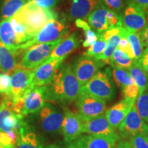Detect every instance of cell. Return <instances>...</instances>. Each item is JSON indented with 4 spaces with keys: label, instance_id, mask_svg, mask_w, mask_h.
<instances>
[{
    "label": "cell",
    "instance_id": "ac0fdd59",
    "mask_svg": "<svg viewBox=\"0 0 148 148\" xmlns=\"http://www.w3.org/2000/svg\"><path fill=\"white\" fill-rule=\"evenodd\" d=\"M124 27L112 28L103 32V36L106 41V47L101 55L97 59L102 60L106 64H109V60L112 56L114 50L118 47L119 42L122 37H124Z\"/></svg>",
    "mask_w": 148,
    "mask_h": 148
},
{
    "label": "cell",
    "instance_id": "484cf974",
    "mask_svg": "<svg viewBox=\"0 0 148 148\" xmlns=\"http://www.w3.org/2000/svg\"><path fill=\"white\" fill-rule=\"evenodd\" d=\"M127 71L138 88V95L148 88V75L138 64L137 60L134 62Z\"/></svg>",
    "mask_w": 148,
    "mask_h": 148
},
{
    "label": "cell",
    "instance_id": "cb8c5ba5",
    "mask_svg": "<svg viewBox=\"0 0 148 148\" xmlns=\"http://www.w3.org/2000/svg\"><path fill=\"white\" fill-rule=\"evenodd\" d=\"M79 40L75 33H73L64 38L60 43L56 45L49 58H65L70 53L78 47Z\"/></svg>",
    "mask_w": 148,
    "mask_h": 148
},
{
    "label": "cell",
    "instance_id": "ab89813d",
    "mask_svg": "<svg viewBox=\"0 0 148 148\" xmlns=\"http://www.w3.org/2000/svg\"><path fill=\"white\" fill-rule=\"evenodd\" d=\"M118 49H119L120 50L124 52L130 58H132L135 59V56L134 51H133L132 46L128 40L125 37H122L119 42V45H118Z\"/></svg>",
    "mask_w": 148,
    "mask_h": 148
},
{
    "label": "cell",
    "instance_id": "4316f807",
    "mask_svg": "<svg viewBox=\"0 0 148 148\" xmlns=\"http://www.w3.org/2000/svg\"><path fill=\"white\" fill-rule=\"evenodd\" d=\"M136 60V59L130 58L126 53L116 48L109 60V64L112 67H119L127 70Z\"/></svg>",
    "mask_w": 148,
    "mask_h": 148
},
{
    "label": "cell",
    "instance_id": "8992f818",
    "mask_svg": "<svg viewBox=\"0 0 148 148\" xmlns=\"http://www.w3.org/2000/svg\"><path fill=\"white\" fill-rule=\"evenodd\" d=\"M60 38L56 41L38 44L27 48L24 51L18 66L29 70H33L50 57L53 49L63 40Z\"/></svg>",
    "mask_w": 148,
    "mask_h": 148
},
{
    "label": "cell",
    "instance_id": "f1b7e54d",
    "mask_svg": "<svg viewBox=\"0 0 148 148\" xmlns=\"http://www.w3.org/2000/svg\"><path fill=\"white\" fill-rule=\"evenodd\" d=\"M124 37L127 38L130 44L132 46L134 53L135 59L138 60L143 55L144 51V47L141 40H140L139 34L137 32H131V31L125 29Z\"/></svg>",
    "mask_w": 148,
    "mask_h": 148
},
{
    "label": "cell",
    "instance_id": "f907efd6",
    "mask_svg": "<svg viewBox=\"0 0 148 148\" xmlns=\"http://www.w3.org/2000/svg\"><path fill=\"white\" fill-rule=\"evenodd\" d=\"M147 18H148V11L147 12Z\"/></svg>",
    "mask_w": 148,
    "mask_h": 148
},
{
    "label": "cell",
    "instance_id": "3957f363",
    "mask_svg": "<svg viewBox=\"0 0 148 148\" xmlns=\"http://www.w3.org/2000/svg\"><path fill=\"white\" fill-rule=\"evenodd\" d=\"M79 93L94 96L106 102L113 100L116 95V89L110 67L106 68L103 71H98L80 88Z\"/></svg>",
    "mask_w": 148,
    "mask_h": 148
},
{
    "label": "cell",
    "instance_id": "f546056e",
    "mask_svg": "<svg viewBox=\"0 0 148 148\" xmlns=\"http://www.w3.org/2000/svg\"><path fill=\"white\" fill-rule=\"evenodd\" d=\"M23 0H4L1 8L3 18H10L25 4Z\"/></svg>",
    "mask_w": 148,
    "mask_h": 148
},
{
    "label": "cell",
    "instance_id": "8d00e7d4",
    "mask_svg": "<svg viewBox=\"0 0 148 148\" xmlns=\"http://www.w3.org/2000/svg\"><path fill=\"white\" fill-rule=\"evenodd\" d=\"M106 21L108 29L120 28V27H123L121 15L114 12V11L109 10L106 16Z\"/></svg>",
    "mask_w": 148,
    "mask_h": 148
},
{
    "label": "cell",
    "instance_id": "5bb4252c",
    "mask_svg": "<svg viewBox=\"0 0 148 148\" xmlns=\"http://www.w3.org/2000/svg\"><path fill=\"white\" fill-rule=\"evenodd\" d=\"M82 123L83 121L78 114L64 108L62 133L66 143L74 141L82 134Z\"/></svg>",
    "mask_w": 148,
    "mask_h": 148
},
{
    "label": "cell",
    "instance_id": "bcb514c9",
    "mask_svg": "<svg viewBox=\"0 0 148 148\" xmlns=\"http://www.w3.org/2000/svg\"><path fill=\"white\" fill-rule=\"evenodd\" d=\"M115 148H132L127 139L120 138L116 143Z\"/></svg>",
    "mask_w": 148,
    "mask_h": 148
},
{
    "label": "cell",
    "instance_id": "c3c4849f",
    "mask_svg": "<svg viewBox=\"0 0 148 148\" xmlns=\"http://www.w3.org/2000/svg\"><path fill=\"white\" fill-rule=\"evenodd\" d=\"M24 1H25V3H27V2H29V1H32V0H23Z\"/></svg>",
    "mask_w": 148,
    "mask_h": 148
},
{
    "label": "cell",
    "instance_id": "681fc988",
    "mask_svg": "<svg viewBox=\"0 0 148 148\" xmlns=\"http://www.w3.org/2000/svg\"><path fill=\"white\" fill-rule=\"evenodd\" d=\"M0 148H4V147H3V146L1 145V143H0Z\"/></svg>",
    "mask_w": 148,
    "mask_h": 148
},
{
    "label": "cell",
    "instance_id": "603a6c76",
    "mask_svg": "<svg viewBox=\"0 0 148 148\" xmlns=\"http://www.w3.org/2000/svg\"><path fill=\"white\" fill-rule=\"evenodd\" d=\"M99 0H72L69 8L71 19L86 18L95 8Z\"/></svg>",
    "mask_w": 148,
    "mask_h": 148
},
{
    "label": "cell",
    "instance_id": "b9f144b4",
    "mask_svg": "<svg viewBox=\"0 0 148 148\" xmlns=\"http://www.w3.org/2000/svg\"><path fill=\"white\" fill-rule=\"evenodd\" d=\"M29 2L37 5V6L40 7V8L51 9L55 5L56 0H32Z\"/></svg>",
    "mask_w": 148,
    "mask_h": 148
},
{
    "label": "cell",
    "instance_id": "ee69618b",
    "mask_svg": "<svg viewBox=\"0 0 148 148\" xmlns=\"http://www.w3.org/2000/svg\"><path fill=\"white\" fill-rule=\"evenodd\" d=\"M140 40L143 43L144 47H148V21H147L145 25L141 30L138 32Z\"/></svg>",
    "mask_w": 148,
    "mask_h": 148
},
{
    "label": "cell",
    "instance_id": "7bdbcfd3",
    "mask_svg": "<svg viewBox=\"0 0 148 148\" xmlns=\"http://www.w3.org/2000/svg\"><path fill=\"white\" fill-rule=\"evenodd\" d=\"M137 62L142 69L148 75V47H145V49H144L143 55L137 60Z\"/></svg>",
    "mask_w": 148,
    "mask_h": 148
},
{
    "label": "cell",
    "instance_id": "f6af8a7d",
    "mask_svg": "<svg viewBox=\"0 0 148 148\" xmlns=\"http://www.w3.org/2000/svg\"><path fill=\"white\" fill-rule=\"evenodd\" d=\"M127 2H130L137 5L146 12L148 11V0H127Z\"/></svg>",
    "mask_w": 148,
    "mask_h": 148
},
{
    "label": "cell",
    "instance_id": "1f68e13d",
    "mask_svg": "<svg viewBox=\"0 0 148 148\" xmlns=\"http://www.w3.org/2000/svg\"><path fill=\"white\" fill-rule=\"evenodd\" d=\"M135 106L140 117L148 125V88L138 96Z\"/></svg>",
    "mask_w": 148,
    "mask_h": 148
},
{
    "label": "cell",
    "instance_id": "ba28073f",
    "mask_svg": "<svg viewBox=\"0 0 148 148\" xmlns=\"http://www.w3.org/2000/svg\"><path fill=\"white\" fill-rule=\"evenodd\" d=\"M106 63L102 60L92 56L82 55L79 56L71 66L74 75L82 87Z\"/></svg>",
    "mask_w": 148,
    "mask_h": 148
},
{
    "label": "cell",
    "instance_id": "277c9868",
    "mask_svg": "<svg viewBox=\"0 0 148 148\" xmlns=\"http://www.w3.org/2000/svg\"><path fill=\"white\" fill-rule=\"evenodd\" d=\"M47 102L45 86L29 88L19 99L12 103L10 108L23 116L38 112Z\"/></svg>",
    "mask_w": 148,
    "mask_h": 148
},
{
    "label": "cell",
    "instance_id": "7a4b0ae2",
    "mask_svg": "<svg viewBox=\"0 0 148 148\" xmlns=\"http://www.w3.org/2000/svg\"><path fill=\"white\" fill-rule=\"evenodd\" d=\"M13 17L23 24L29 36L33 38L49 21L58 19V14L51 9L40 8L29 1Z\"/></svg>",
    "mask_w": 148,
    "mask_h": 148
},
{
    "label": "cell",
    "instance_id": "ffe728a7",
    "mask_svg": "<svg viewBox=\"0 0 148 148\" xmlns=\"http://www.w3.org/2000/svg\"><path fill=\"white\" fill-rule=\"evenodd\" d=\"M119 139L112 136L97 135H80L76 142L82 148H115Z\"/></svg>",
    "mask_w": 148,
    "mask_h": 148
},
{
    "label": "cell",
    "instance_id": "d6986e66",
    "mask_svg": "<svg viewBox=\"0 0 148 148\" xmlns=\"http://www.w3.org/2000/svg\"><path fill=\"white\" fill-rule=\"evenodd\" d=\"M109 9L102 0H99L95 8L88 16V24L97 34L108 30L106 16Z\"/></svg>",
    "mask_w": 148,
    "mask_h": 148
},
{
    "label": "cell",
    "instance_id": "6da1fadb",
    "mask_svg": "<svg viewBox=\"0 0 148 148\" xmlns=\"http://www.w3.org/2000/svg\"><path fill=\"white\" fill-rule=\"evenodd\" d=\"M45 86L47 101L65 105L76 101L81 86L71 66L61 64L54 77Z\"/></svg>",
    "mask_w": 148,
    "mask_h": 148
},
{
    "label": "cell",
    "instance_id": "5b68a950",
    "mask_svg": "<svg viewBox=\"0 0 148 148\" xmlns=\"http://www.w3.org/2000/svg\"><path fill=\"white\" fill-rule=\"evenodd\" d=\"M67 35V27L62 21L52 19L43 27L41 30L34 38L28 41L20 44L14 48V51L17 50L25 51L27 48L38 44L51 42L64 38Z\"/></svg>",
    "mask_w": 148,
    "mask_h": 148
},
{
    "label": "cell",
    "instance_id": "60d3db41",
    "mask_svg": "<svg viewBox=\"0 0 148 148\" xmlns=\"http://www.w3.org/2000/svg\"><path fill=\"white\" fill-rule=\"evenodd\" d=\"M124 99H136L138 96V88L136 84L130 85L121 90Z\"/></svg>",
    "mask_w": 148,
    "mask_h": 148
},
{
    "label": "cell",
    "instance_id": "836d02e7",
    "mask_svg": "<svg viewBox=\"0 0 148 148\" xmlns=\"http://www.w3.org/2000/svg\"><path fill=\"white\" fill-rule=\"evenodd\" d=\"M10 21L11 25H12V28L14 29V34H15L16 40H17L18 45L24 43V42L32 39V38L29 36L25 27L21 22L18 21L16 18H14L13 16L10 18Z\"/></svg>",
    "mask_w": 148,
    "mask_h": 148
},
{
    "label": "cell",
    "instance_id": "f35d334b",
    "mask_svg": "<svg viewBox=\"0 0 148 148\" xmlns=\"http://www.w3.org/2000/svg\"><path fill=\"white\" fill-rule=\"evenodd\" d=\"M11 76L8 73H0V94L8 95L10 90Z\"/></svg>",
    "mask_w": 148,
    "mask_h": 148
},
{
    "label": "cell",
    "instance_id": "52a82bcc",
    "mask_svg": "<svg viewBox=\"0 0 148 148\" xmlns=\"http://www.w3.org/2000/svg\"><path fill=\"white\" fill-rule=\"evenodd\" d=\"M77 112L83 122L105 114L106 101L87 94L79 93L76 99Z\"/></svg>",
    "mask_w": 148,
    "mask_h": 148
},
{
    "label": "cell",
    "instance_id": "7c38bea8",
    "mask_svg": "<svg viewBox=\"0 0 148 148\" xmlns=\"http://www.w3.org/2000/svg\"><path fill=\"white\" fill-rule=\"evenodd\" d=\"M147 12L137 5L127 2L121 14L123 27L138 33L147 23Z\"/></svg>",
    "mask_w": 148,
    "mask_h": 148
},
{
    "label": "cell",
    "instance_id": "2e32d148",
    "mask_svg": "<svg viewBox=\"0 0 148 148\" xmlns=\"http://www.w3.org/2000/svg\"><path fill=\"white\" fill-rule=\"evenodd\" d=\"M136 100V99H123L105 112V116L108 123L114 130H118L120 124L135 104Z\"/></svg>",
    "mask_w": 148,
    "mask_h": 148
},
{
    "label": "cell",
    "instance_id": "8fae6325",
    "mask_svg": "<svg viewBox=\"0 0 148 148\" xmlns=\"http://www.w3.org/2000/svg\"><path fill=\"white\" fill-rule=\"evenodd\" d=\"M39 123L44 132L58 134L62 132L63 114L51 103L47 102L38 111Z\"/></svg>",
    "mask_w": 148,
    "mask_h": 148
},
{
    "label": "cell",
    "instance_id": "83f0119b",
    "mask_svg": "<svg viewBox=\"0 0 148 148\" xmlns=\"http://www.w3.org/2000/svg\"><path fill=\"white\" fill-rule=\"evenodd\" d=\"M112 77L115 84L122 90L130 85L134 84V79L127 69L119 67H112Z\"/></svg>",
    "mask_w": 148,
    "mask_h": 148
},
{
    "label": "cell",
    "instance_id": "74e56055",
    "mask_svg": "<svg viewBox=\"0 0 148 148\" xmlns=\"http://www.w3.org/2000/svg\"><path fill=\"white\" fill-rule=\"evenodd\" d=\"M127 140L132 148H148V135H135L129 137Z\"/></svg>",
    "mask_w": 148,
    "mask_h": 148
},
{
    "label": "cell",
    "instance_id": "e0dca14e",
    "mask_svg": "<svg viewBox=\"0 0 148 148\" xmlns=\"http://www.w3.org/2000/svg\"><path fill=\"white\" fill-rule=\"evenodd\" d=\"M22 123V116L14 113L3 100L0 101V131L18 134Z\"/></svg>",
    "mask_w": 148,
    "mask_h": 148
},
{
    "label": "cell",
    "instance_id": "9c48e42d",
    "mask_svg": "<svg viewBox=\"0 0 148 148\" xmlns=\"http://www.w3.org/2000/svg\"><path fill=\"white\" fill-rule=\"evenodd\" d=\"M120 137L128 138L138 134L148 135V125L140 117L135 104L118 127Z\"/></svg>",
    "mask_w": 148,
    "mask_h": 148
},
{
    "label": "cell",
    "instance_id": "4fadbf2b",
    "mask_svg": "<svg viewBox=\"0 0 148 148\" xmlns=\"http://www.w3.org/2000/svg\"><path fill=\"white\" fill-rule=\"evenodd\" d=\"M32 70L18 66L11 75L10 90L8 95L12 102L17 100L28 89L32 79Z\"/></svg>",
    "mask_w": 148,
    "mask_h": 148
},
{
    "label": "cell",
    "instance_id": "d4e9b609",
    "mask_svg": "<svg viewBox=\"0 0 148 148\" xmlns=\"http://www.w3.org/2000/svg\"><path fill=\"white\" fill-rule=\"evenodd\" d=\"M0 41L14 52V48L18 45L10 18H3L0 22Z\"/></svg>",
    "mask_w": 148,
    "mask_h": 148
},
{
    "label": "cell",
    "instance_id": "7402d4cb",
    "mask_svg": "<svg viewBox=\"0 0 148 148\" xmlns=\"http://www.w3.org/2000/svg\"><path fill=\"white\" fill-rule=\"evenodd\" d=\"M18 53V51L14 52L0 41V71L8 74L13 73L18 66L16 61Z\"/></svg>",
    "mask_w": 148,
    "mask_h": 148
},
{
    "label": "cell",
    "instance_id": "9a60e30c",
    "mask_svg": "<svg viewBox=\"0 0 148 148\" xmlns=\"http://www.w3.org/2000/svg\"><path fill=\"white\" fill-rule=\"evenodd\" d=\"M82 133L97 136H112L118 139L121 138L119 134L111 127L105 114L83 122Z\"/></svg>",
    "mask_w": 148,
    "mask_h": 148
},
{
    "label": "cell",
    "instance_id": "d590c367",
    "mask_svg": "<svg viewBox=\"0 0 148 148\" xmlns=\"http://www.w3.org/2000/svg\"><path fill=\"white\" fill-rule=\"evenodd\" d=\"M103 3L110 10L114 11L120 15L126 6L127 0H102Z\"/></svg>",
    "mask_w": 148,
    "mask_h": 148
},
{
    "label": "cell",
    "instance_id": "4dcf8cb0",
    "mask_svg": "<svg viewBox=\"0 0 148 148\" xmlns=\"http://www.w3.org/2000/svg\"><path fill=\"white\" fill-rule=\"evenodd\" d=\"M75 25L77 27L82 28L84 32L85 39L83 41V46L84 47H88L94 43L97 39V34L86 21L82 18H77L75 20Z\"/></svg>",
    "mask_w": 148,
    "mask_h": 148
},
{
    "label": "cell",
    "instance_id": "7dc6e473",
    "mask_svg": "<svg viewBox=\"0 0 148 148\" xmlns=\"http://www.w3.org/2000/svg\"><path fill=\"white\" fill-rule=\"evenodd\" d=\"M49 148H60V147H57V146L56 145H52V146H49ZM63 148H82V147H81L79 144L77 143L76 140H74L73 142L67 143V145Z\"/></svg>",
    "mask_w": 148,
    "mask_h": 148
},
{
    "label": "cell",
    "instance_id": "e575fe53",
    "mask_svg": "<svg viewBox=\"0 0 148 148\" xmlns=\"http://www.w3.org/2000/svg\"><path fill=\"white\" fill-rule=\"evenodd\" d=\"M18 133L4 132L0 131V143L4 148H15Z\"/></svg>",
    "mask_w": 148,
    "mask_h": 148
},
{
    "label": "cell",
    "instance_id": "44dd1931",
    "mask_svg": "<svg viewBox=\"0 0 148 148\" xmlns=\"http://www.w3.org/2000/svg\"><path fill=\"white\" fill-rule=\"evenodd\" d=\"M16 148H49L44 147L36 134L27 127L23 123L20 127Z\"/></svg>",
    "mask_w": 148,
    "mask_h": 148
},
{
    "label": "cell",
    "instance_id": "30bf717a",
    "mask_svg": "<svg viewBox=\"0 0 148 148\" xmlns=\"http://www.w3.org/2000/svg\"><path fill=\"white\" fill-rule=\"evenodd\" d=\"M64 59L49 58L33 69L32 82L29 88H33L38 86H43L49 84L54 77Z\"/></svg>",
    "mask_w": 148,
    "mask_h": 148
},
{
    "label": "cell",
    "instance_id": "d6a6232c",
    "mask_svg": "<svg viewBox=\"0 0 148 148\" xmlns=\"http://www.w3.org/2000/svg\"><path fill=\"white\" fill-rule=\"evenodd\" d=\"M106 47V41L103 38L102 33L97 34V39L96 41L89 46L88 49L85 51L84 55L92 56L97 58L103 52Z\"/></svg>",
    "mask_w": 148,
    "mask_h": 148
}]
</instances>
